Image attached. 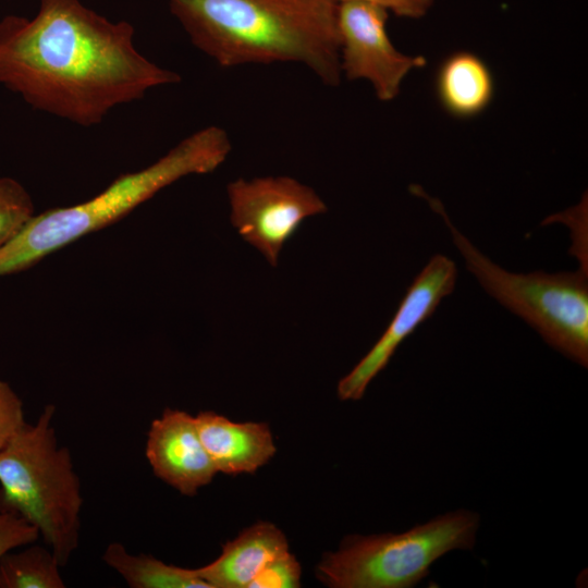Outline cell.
I'll list each match as a JSON object with an SVG mask.
<instances>
[{
	"label": "cell",
	"instance_id": "cell-9",
	"mask_svg": "<svg viewBox=\"0 0 588 588\" xmlns=\"http://www.w3.org/2000/svg\"><path fill=\"white\" fill-rule=\"evenodd\" d=\"M456 278L457 269L453 260L441 254L431 257L408 286L382 335L339 381L336 392L341 401L363 397L369 383L387 367L397 347L453 292Z\"/></svg>",
	"mask_w": 588,
	"mask_h": 588
},
{
	"label": "cell",
	"instance_id": "cell-2",
	"mask_svg": "<svg viewBox=\"0 0 588 588\" xmlns=\"http://www.w3.org/2000/svg\"><path fill=\"white\" fill-rule=\"evenodd\" d=\"M192 44L222 68L298 63L338 86L336 0H167Z\"/></svg>",
	"mask_w": 588,
	"mask_h": 588
},
{
	"label": "cell",
	"instance_id": "cell-10",
	"mask_svg": "<svg viewBox=\"0 0 588 588\" xmlns=\"http://www.w3.org/2000/svg\"><path fill=\"white\" fill-rule=\"evenodd\" d=\"M146 457L156 477L186 497L195 495L217 474L195 418L181 409L166 408L151 421Z\"/></svg>",
	"mask_w": 588,
	"mask_h": 588
},
{
	"label": "cell",
	"instance_id": "cell-12",
	"mask_svg": "<svg viewBox=\"0 0 588 588\" xmlns=\"http://www.w3.org/2000/svg\"><path fill=\"white\" fill-rule=\"evenodd\" d=\"M287 550L285 535L261 522L225 542L215 561L194 571L210 588H248L265 566Z\"/></svg>",
	"mask_w": 588,
	"mask_h": 588
},
{
	"label": "cell",
	"instance_id": "cell-4",
	"mask_svg": "<svg viewBox=\"0 0 588 588\" xmlns=\"http://www.w3.org/2000/svg\"><path fill=\"white\" fill-rule=\"evenodd\" d=\"M47 405L0 450V510L35 526L65 566L79 541L83 497L71 453L59 445Z\"/></svg>",
	"mask_w": 588,
	"mask_h": 588
},
{
	"label": "cell",
	"instance_id": "cell-19",
	"mask_svg": "<svg viewBox=\"0 0 588 588\" xmlns=\"http://www.w3.org/2000/svg\"><path fill=\"white\" fill-rule=\"evenodd\" d=\"M25 424L22 400L8 382L0 380V450Z\"/></svg>",
	"mask_w": 588,
	"mask_h": 588
},
{
	"label": "cell",
	"instance_id": "cell-17",
	"mask_svg": "<svg viewBox=\"0 0 588 588\" xmlns=\"http://www.w3.org/2000/svg\"><path fill=\"white\" fill-rule=\"evenodd\" d=\"M301 574L298 561L287 550L265 566L248 588H297Z\"/></svg>",
	"mask_w": 588,
	"mask_h": 588
},
{
	"label": "cell",
	"instance_id": "cell-13",
	"mask_svg": "<svg viewBox=\"0 0 588 588\" xmlns=\"http://www.w3.org/2000/svg\"><path fill=\"white\" fill-rule=\"evenodd\" d=\"M436 88L441 105L449 113L470 118L489 106L494 85L488 65L478 56L458 51L441 63Z\"/></svg>",
	"mask_w": 588,
	"mask_h": 588
},
{
	"label": "cell",
	"instance_id": "cell-15",
	"mask_svg": "<svg viewBox=\"0 0 588 588\" xmlns=\"http://www.w3.org/2000/svg\"><path fill=\"white\" fill-rule=\"evenodd\" d=\"M60 564L47 546H29L0 558V588H64Z\"/></svg>",
	"mask_w": 588,
	"mask_h": 588
},
{
	"label": "cell",
	"instance_id": "cell-20",
	"mask_svg": "<svg viewBox=\"0 0 588 588\" xmlns=\"http://www.w3.org/2000/svg\"><path fill=\"white\" fill-rule=\"evenodd\" d=\"M343 1H359L380 5L392 12L396 16L407 19H419L427 14L433 5L434 0H336Z\"/></svg>",
	"mask_w": 588,
	"mask_h": 588
},
{
	"label": "cell",
	"instance_id": "cell-14",
	"mask_svg": "<svg viewBox=\"0 0 588 588\" xmlns=\"http://www.w3.org/2000/svg\"><path fill=\"white\" fill-rule=\"evenodd\" d=\"M102 560L132 588H210L194 568L167 564L147 554H132L120 542L110 543Z\"/></svg>",
	"mask_w": 588,
	"mask_h": 588
},
{
	"label": "cell",
	"instance_id": "cell-3",
	"mask_svg": "<svg viewBox=\"0 0 588 588\" xmlns=\"http://www.w3.org/2000/svg\"><path fill=\"white\" fill-rule=\"evenodd\" d=\"M231 149L224 128L207 126L186 136L150 166L120 175L90 199L34 215L0 247V277L25 271L62 247L119 221L184 176L216 171Z\"/></svg>",
	"mask_w": 588,
	"mask_h": 588
},
{
	"label": "cell",
	"instance_id": "cell-5",
	"mask_svg": "<svg viewBox=\"0 0 588 588\" xmlns=\"http://www.w3.org/2000/svg\"><path fill=\"white\" fill-rule=\"evenodd\" d=\"M420 194L444 220L467 269L486 292L532 327L554 350L583 367L588 366L587 271L510 272L483 255L449 219L442 204Z\"/></svg>",
	"mask_w": 588,
	"mask_h": 588
},
{
	"label": "cell",
	"instance_id": "cell-6",
	"mask_svg": "<svg viewBox=\"0 0 588 588\" xmlns=\"http://www.w3.org/2000/svg\"><path fill=\"white\" fill-rule=\"evenodd\" d=\"M478 513L456 510L401 534L350 536L317 566L331 588H411L430 566L453 550H471L480 525Z\"/></svg>",
	"mask_w": 588,
	"mask_h": 588
},
{
	"label": "cell",
	"instance_id": "cell-8",
	"mask_svg": "<svg viewBox=\"0 0 588 588\" xmlns=\"http://www.w3.org/2000/svg\"><path fill=\"white\" fill-rule=\"evenodd\" d=\"M389 11L380 5L343 1L338 5L341 73L350 81L366 79L381 101L400 93L408 73L426 64L421 56H406L392 44L387 22Z\"/></svg>",
	"mask_w": 588,
	"mask_h": 588
},
{
	"label": "cell",
	"instance_id": "cell-1",
	"mask_svg": "<svg viewBox=\"0 0 588 588\" xmlns=\"http://www.w3.org/2000/svg\"><path fill=\"white\" fill-rule=\"evenodd\" d=\"M133 38L128 22L109 21L79 0H39L35 17L0 22V84L36 110L99 124L115 106L181 81L143 56Z\"/></svg>",
	"mask_w": 588,
	"mask_h": 588
},
{
	"label": "cell",
	"instance_id": "cell-18",
	"mask_svg": "<svg viewBox=\"0 0 588 588\" xmlns=\"http://www.w3.org/2000/svg\"><path fill=\"white\" fill-rule=\"evenodd\" d=\"M39 537L37 528L27 520L0 510V558L13 549L34 543Z\"/></svg>",
	"mask_w": 588,
	"mask_h": 588
},
{
	"label": "cell",
	"instance_id": "cell-16",
	"mask_svg": "<svg viewBox=\"0 0 588 588\" xmlns=\"http://www.w3.org/2000/svg\"><path fill=\"white\" fill-rule=\"evenodd\" d=\"M25 187L12 177H0V247L14 237L34 216Z\"/></svg>",
	"mask_w": 588,
	"mask_h": 588
},
{
	"label": "cell",
	"instance_id": "cell-7",
	"mask_svg": "<svg viewBox=\"0 0 588 588\" xmlns=\"http://www.w3.org/2000/svg\"><path fill=\"white\" fill-rule=\"evenodd\" d=\"M226 192L232 225L272 267L303 221L328 209L314 188L285 175L237 179Z\"/></svg>",
	"mask_w": 588,
	"mask_h": 588
},
{
	"label": "cell",
	"instance_id": "cell-11",
	"mask_svg": "<svg viewBox=\"0 0 588 588\" xmlns=\"http://www.w3.org/2000/svg\"><path fill=\"white\" fill-rule=\"evenodd\" d=\"M194 418L217 473H255L277 452L271 430L265 422H235L213 411L200 412Z\"/></svg>",
	"mask_w": 588,
	"mask_h": 588
}]
</instances>
